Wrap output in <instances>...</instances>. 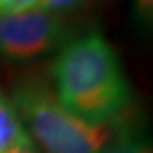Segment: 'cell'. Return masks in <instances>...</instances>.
<instances>
[{"mask_svg":"<svg viewBox=\"0 0 153 153\" xmlns=\"http://www.w3.org/2000/svg\"><path fill=\"white\" fill-rule=\"evenodd\" d=\"M71 39V30L61 16L42 8L0 14V58L28 62L59 50Z\"/></svg>","mask_w":153,"mask_h":153,"instance_id":"cell-3","label":"cell"},{"mask_svg":"<svg viewBox=\"0 0 153 153\" xmlns=\"http://www.w3.org/2000/svg\"><path fill=\"white\" fill-rule=\"evenodd\" d=\"M42 0H0V14H13L39 8Z\"/></svg>","mask_w":153,"mask_h":153,"instance_id":"cell-8","label":"cell"},{"mask_svg":"<svg viewBox=\"0 0 153 153\" xmlns=\"http://www.w3.org/2000/svg\"><path fill=\"white\" fill-rule=\"evenodd\" d=\"M85 3H86V0H42L39 8L62 17V14H67V13L78 10Z\"/></svg>","mask_w":153,"mask_h":153,"instance_id":"cell-7","label":"cell"},{"mask_svg":"<svg viewBox=\"0 0 153 153\" xmlns=\"http://www.w3.org/2000/svg\"><path fill=\"white\" fill-rule=\"evenodd\" d=\"M133 20L144 36L153 39V0H133Z\"/></svg>","mask_w":153,"mask_h":153,"instance_id":"cell-6","label":"cell"},{"mask_svg":"<svg viewBox=\"0 0 153 153\" xmlns=\"http://www.w3.org/2000/svg\"><path fill=\"white\" fill-rule=\"evenodd\" d=\"M10 99L42 153H100L134 131L125 116L109 123H89L74 116L58 100L52 81L41 75L20 76Z\"/></svg>","mask_w":153,"mask_h":153,"instance_id":"cell-2","label":"cell"},{"mask_svg":"<svg viewBox=\"0 0 153 153\" xmlns=\"http://www.w3.org/2000/svg\"><path fill=\"white\" fill-rule=\"evenodd\" d=\"M6 153H42V152H41L33 142H30V144L19 145V147H16V149H11L10 152H6Z\"/></svg>","mask_w":153,"mask_h":153,"instance_id":"cell-9","label":"cell"},{"mask_svg":"<svg viewBox=\"0 0 153 153\" xmlns=\"http://www.w3.org/2000/svg\"><path fill=\"white\" fill-rule=\"evenodd\" d=\"M100 153H153V139L137 131L119 137Z\"/></svg>","mask_w":153,"mask_h":153,"instance_id":"cell-5","label":"cell"},{"mask_svg":"<svg viewBox=\"0 0 153 153\" xmlns=\"http://www.w3.org/2000/svg\"><path fill=\"white\" fill-rule=\"evenodd\" d=\"M33 142L10 95L0 88V153H6L19 145Z\"/></svg>","mask_w":153,"mask_h":153,"instance_id":"cell-4","label":"cell"},{"mask_svg":"<svg viewBox=\"0 0 153 153\" xmlns=\"http://www.w3.org/2000/svg\"><path fill=\"white\" fill-rule=\"evenodd\" d=\"M52 86L62 106L89 123L125 116L133 89L116 50L99 31L71 38L52 66Z\"/></svg>","mask_w":153,"mask_h":153,"instance_id":"cell-1","label":"cell"}]
</instances>
